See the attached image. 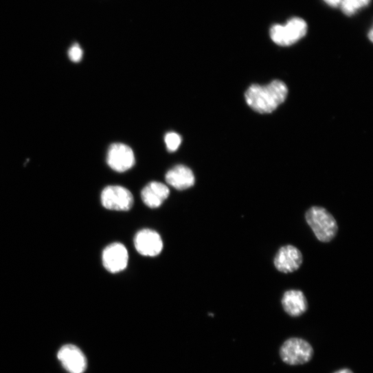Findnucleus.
I'll list each match as a JSON object with an SVG mask.
<instances>
[{"mask_svg": "<svg viewBox=\"0 0 373 373\" xmlns=\"http://www.w3.org/2000/svg\"><path fill=\"white\" fill-rule=\"evenodd\" d=\"M289 89L281 80H274L269 84H253L245 92V100L255 111L264 114L271 113L286 99Z\"/></svg>", "mask_w": 373, "mask_h": 373, "instance_id": "1", "label": "nucleus"}, {"mask_svg": "<svg viewBox=\"0 0 373 373\" xmlns=\"http://www.w3.org/2000/svg\"><path fill=\"white\" fill-rule=\"evenodd\" d=\"M306 221L317 238L323 242H330L338 231L337 223L334 216L324 207H311L306 213Z\"/></svg>", "mask_w": 373, "mask_h": 373, "instance_id": "2", "label": "nucleus"}, {"mask_svg": "<svg viewBox=\"0 0 373 373\" xmlns=\"http://www.w3.org/2000/svg\"><path fill=\"white\" fill-rule=\"evenodd\" d=\"M314 348L307 340L301 337H290L280 348L282 361L289 365H301L310 362L314 356Z\"/></svg>", "mask_w": 373, "mask_h": 373, "instance_id": "3", "label": "nucleus"}, {"mask_svg": "<svg viewBox=\"0 0 373 373\" xmlns=\"http://www.w3.org/2000/svg\"><path fill=\"white\" fill-rule=\"evenodd\" d=\"M308 25L306 21L299 18L290 19L286 25H275L270 30L272 41L282 47L291 46L307 34Z\"/></svg>", "mask_w": 373, "mask_h": 373, "instance_id": "4", "label": "nucleus"}, {"mask_svg": "<svg viewBox=\"0 0 373 373\" xmlns=\"http://www.w3.org/2000/svg\"><path fill=\"white\" fill-rule=\"evenodd\" d=\"M102 205L108 210L128 211L134 203L133 195L130 190L118 185L104 188L101 194Z\"/></svg>", "mask_w": 373, "mask_h": 373, "instance_id": "5", "label": "nucleus"}, {"mask_svg": "<svg viewBox=\"0 0 373 373\" xmlns=\"http://www.w3.org/2000/svg\"><path fill=\"white\" fill-rule=\"evenodd\" d=\"M107 164L117 172H124L135 165V157L133 150L122 144H112L107 153Z\"/></svg>", "mask_w": 373, "mask_h": 373, "instance_id": "6", "label": "nucleus"}, {"mask_svg": "<svg viewBox=\"0 0 373 373\" xmlns=\"http://www.w3.org/2000/svg\"><path fill=\"white\" fill-rule=\"evenodd\" d=\"M129 256L126 247L119 242L108 245L102 253V264L105 269L111 273H120L128 264Z\"/></svg>", "mask_w": 373, "mask_h": 373, "instance_id": "7", "label": "nucleus"}, {"mask_svg": "<svg viewBox=\"0 0 373 373\" xmlns=\"http://www.w3.org/2000/svg\"><path fill=\"white\" fill-rule=\"evenodd\" d=\"M303 263V256L297 247L292 245L282 247L275 256L274 264L282 273H292L299 269Z\"/></svg>", "mask_w": 373, "mask_h": 373, "instance_id": "8", "label": "nucleus"}, {"mask_svg": "<svg viewBox=\"0 0 373 373\" xmlns=\"http://www.w3.org/2000/svg\"><path fill=\"white\" fill-rule=\"evenodd\" d=\"M137 251L145 257H156L163 250V243L161 236L155 231L145 229L139 231L135 238Z\"/></svg>", "mask_w": 373, "mask_h": 373, "instance_id": "9", "label": "nucleus"}, {"mask_svg": "<svg viewBox=\"0 0 373 373\" xmlns=\"http://www.w3.org/2000/svg\"><path fill=\"white\" fill-rule=\"evenodd\" d=\"M58 358L70 373H83L87 368L86 357L81 350L74 345L63 346L58 352Z\"/></svg>", "mask_w": 373, "mask_h": 373, "instance_id": "10", "label": "nucleus"}, {"mask_svg": "<svg viewBox=\"0 0 373 373\" xmlns=\"http://www.w3.org/2000/svg\"><path fill=\"white\" fill-rule=\"evenodd\" d=\"M282 305L286 314L292 317H299L308 308V300L304 293L299 290H290L283 295Z\"/></svg>", "mask_w": 373, "mask_h": 373, "instance_id": "11", "label": "nucleus"}, {"mask_svg": "<svg viewBox=\"0 0 373 373\" xmlns=\"http://www.w3.org/2000/svg\"><path fill=\"white\" fill-rule=\"evenodd\" d=\"M169 195V188L166 185L157 181L147 185L142 192L143 201L150 208L159 207Z\"/></svg>", "mask_w": 373, "mask_h": 373, "instance_id": "12", "label": "nucleus"}, {"mask_svg": "<svg viewBox=\"0 0 373 373\" xmlns=\"http://www.w3.org/2000/svg\"><path fill=\"white\" fill-rule=\"evenodd\" d=\"M167 183L178 190H187L194 185L195 177L192 171L182 165L170 170L166 176Z\"/></svg>", "mask_w": 373, "mask_h": 373, "instance_id": "13", "label": "nucleus"}, {"mask_svg": "<svg viewBox=\"0 0 373 373\" xmlns=\"http://www.w3.org/2000/svg\"><path fill=\"white\" fill-rule=\"evenodd\" d=\"M370 2L371 0H342L340 6L345 15L351 16L367 7Z\"/></svg>", "mask_w": 373, "mask_h": 373, "instance_id": "14", "label": "nucleus"}, {"mask_svg": "<svg viewBox=\"0 0 373 373\" xmlns=\"http://www.w3.org/2000/svg\"><path fill=\"white\" fill-rule=\"evenodd\" d=\"M165 142L170 152L177 151L181 144V137L175 133H170L165 137Z\"/></svg>", "mask_w": 373, "mask_h": 373, "instance_id": "15", "label": "nucleus"}, {"mask_svg": "<svg viewBox=\"0 0 373 373\" xmlns=\"http://www.w3.org/2000/svg\"><path fill=\"white\" fill-rule=\"evenodd\" d=\"M69 58L73 63H79L83 56V51L81 47L76 43L74 44L69 49Z\"/></svg>", "mask_w": 373, "mask_h": 373, "instance_id": "16", "label": "nucleus"}, {"mask_svg": "<svg viewBox=\"0 0 373 373\" xmlns=\"http://www.w3.org/2000/svg\"><path fill=\"white\" fill-rule=\"evenodd\" d=\"M324 1L331 8H338L341 5L342 0H324Z\"/></svg>", "mask_w": 373, "mask_h": 373, "instance_id": "17", "label": "nucleus"}, {"mask_svg": "<svg viewBox=\"0 0 373 373\" xmlns=\"http://www.w3.org/2000/svg\"><path fill=\"white\" fill-rule=\"evenodd\" d=\"M332 373H354V372L348 368H343L333 372Z\"/></svg>", "mask_w": 373, "mask_h": 373, "instance_id": "18", "label": "nucleus"}, {"mask_svg": "<svg viewBox=\"0 0 373 373\" xmlns=\"http://www.w3.org/2000/svg\"><path fill=\"white\" fill-rule=\"evenodd\" d=\"M372 36H372V30H371L370 31V34H369V38H370V41H372Z\"/></svg>", "mask_w": 373, "mask_h": 373, "instance_id": "19", "label": "nucleus"}]
</instances>
